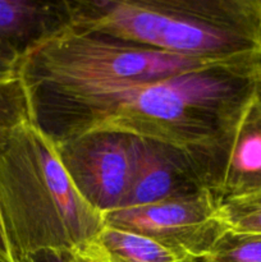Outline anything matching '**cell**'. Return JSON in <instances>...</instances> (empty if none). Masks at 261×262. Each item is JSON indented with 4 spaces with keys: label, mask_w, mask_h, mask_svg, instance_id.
Masks as SVG:
<instances>
[{
    "label": "cell",
    "mask_w": 261,
    "mask_h": 262,
    "mask_svg": "<svg viewBox=\"0 0 261 262\" xmlns=\"http://www.w3.org/2000/svg\"><path fill=\"white\" fill-rule=\"evenodd\" d=\"M54 145L86 202L102 215L122 209L135 178L141 138L97 130Z\"/></svg>",
    "instance_id": "5b68a950"
},
{
    "label": "cell",
    "mask_w": 261,
    "mask_h": 262,
    "mask_svg": "<svg viewBox=\"0 0 261 262\" xmlns=\"http://www.w3.org/2000/svg\"><path fill=\"white\" fill-rule=\"evenodd\" d=\"M13 248L10 246L9 239H8L7 232L3 225L2 216H0V262H17Z\"/></svg>",
    "instance_id": "2e32d148"
},
{
    "label": "cell",
    "mask_w": 261,
    "mask_h": 262,
    "mask_svg": "<svg viewBox=\"0 0 261 262\" xmlns=\"http://www.w3.org/2000/svg\"><path fill=\"white\" fill-rule=\"evenodd\" d=\"M30 122V100L22 79L18 74L10 78H0V142Z\"/></svg>",
    "instance_id": "7c38bea8"
},
{
    "label": "cell",
    "mask_w": 261,
    "mask_h": 262,
    "mask_svg": "<svg viewBox=\"0 0 261 262\" xmlns=\"http://www.w3.org/2000/svg\"><path fill=\"white\" fill-rule=\"evenodd\" d=\"M77 258H78L79 262H105L102 260H99V258L91 257V256H86V255H81V253H76Z\"/></svg>",
    "instance_id": "e0dca14e"
},
{
    "label": "cell",
    "mask_w": 261,
    "mask_h": 262,
    "mask_svg": "<svg viewBox=\"0 0 261 262\" xmlns=\"http://www.w3.org/2000/svg\"><path fill=\"white\" fill-rule=\"evenodd\" d=\"M261 189V83L243 113L230 142L216 201Z\"/></svg>",
    "instance_id": "9c48e42d"
},
{
    "label": "cell",
    "mask_w": 261,
    "mask_h": 262,
    "mask_svg": "<svg viewBox=\"0 0 261 262\" xmlns=\"http://www.w3.org/2000/svg\"><path fill=\"white\" fill-rule=\"evenodd\" d=\"M25 258H27L28 262H79L76 252L69 250H56V248L37 251Z\"/></svg>",
    "instance_id": "5bb4252c"
},
{
    "label": "cell",
    "mask_w": 261,
    "mask_h": 262,
    "mask_svg": "<svg viewBox=\"0 0 261 262\" xmlns=\"http://www.w3.org/2000/svg\"><path fill=\"white\" fill-rule=\"evenodd\" d=\"M182 262H196V258H187V260H184Z\"/></svg>",
    "instance_id": "ac0fdd59"
},
{
    "label": "cell",
    "mask_w": 261,
    "mask_h": 262,
    "mask_svg": "<svg viewBox=\"0 0 261 262\" xmlns=\"http://www.w3.org/2000/svg\"><path fill=\"white\" fill-rule=\"evenodd\" d=\"M20 58L9 49L0 46V78H10L18 74Z\"/></svg>",
    "instance_id": "9a60e30c"
},
{
    "label": "cell",
    "mask_w": 261,
    "mask_h": 262,
    "mask_svg": "<svg viewBox=\"0 0 261 262\" xmlns=\"http://www.w3.org/2000/svg\"><path fill=\"white\" fill-rule=\"evenodd\" d=\"M71 27L68 0H0V46L20 59Z\"/></svg>",
    "instance_id": "ba28073f"
},
{
    "label": "cell",
    "mask_w": 261,
    "mask_h": 262,
    "mask_svg": "<svg viewBox=\"0 0 261 262\" xmlns=\"http://www.w3.org/2000/svg\"><path fill=\"white\" fill-rule=\"evenodd\" d=\"M76 253L105 262H182L187 257L138 233L105 225L91 243Z\"/></svg>",
    "instance_id": "30bf717a"
},
{
    "label": "cell",
    "mask_w": 261,
    "mask_h": 262,
    "mask_svg": "<svg viewBox=\"0 0 261 262\" xmlns=\"http://www.w3.org/2000/svg\"><path fill=\"white\" fill-rule=\"evenodd\" d=\"M217 214L227 230L261 235V189L222 200Z\"/></svg>",
    "instance_id": "8fae6325"
},
{
    "label": "cell",
    "mask_w": 261,
    "mask_h": 262,
    "mask_svg": "<svg viewBox=\"0 0 261 262\" xmlns=\"http://www.w3.org/2000/svg\"><path fill=\"white\" fill-rule=\"evenodd\" d=\"M105 225L158 241L187 258H202L227 232L210 191L104 215Z\"/></svg>",
    "instance_id": "8992f818"
},
{
    "label": "cell",
    "mask_w": 261,
    "mask_h": 262,
    "mask_svg": "<svg viewBox=\"0 0 261 262\" xmlns=\"http://www.w3.org/2000/svg\"><path fill=\"white\" fill-rule=\"evenodd\" d=\"M232 60L177 55L71 27L19 61L27 92L109 89L159 81Z\"/></svg>",
    "instance_id": "277c9868"
},
{
    "label": "cell",
    "mask_w": 261,
    "mask_h": 262,
    "mask_svg": "<svg viewBox=\"0 0 261 262\" xmlns=\"http://www.w3.org/2000/svg\"><path fill=\"white\" fill-rule=\"evenodd\" d=\"M196 262H197V258H196Z\"/></svg>",
    "instance_id": "ffe728a7"
},
{
    "label": "cell",
    "mask_w": 261,
    "mask_h": 262,
    "mask_svg": "<svg viewBox=\"0 0 261 262\" xmlns=\"http://www.w3.org/2000/svg\"><path fill=\"white\" fill-rule=\"evenodd\" d=\"M69 7L72 27L84 32L177 55L261 60V0H71Z\"/></svg>",
    "instance_id": "7a4b0ae2"
},
{
    "label": "cell",
    "mask_w": 261,
    "mask_h": 262,
    "mask_svg": "<svg viewBox=\"0 0 261 262\" xmlns=\"http://www.w3.org/2000/svg\"><path fill=\"white\" fill-rule=\"evenodd\" d=\"M207 191L194 159L186 150L141 138L140 156L125 207L143 206Z\"/></svg>",
    "instance_id": "52a82bcc"
},
{
    "label": "cell",
    "mask_w": 261,
    "mask_h": 262,
    "mask_svg": "<svg viewBox=\"0 0 261 262\" xmlns=\"http://www.w3.org/2000/svg\"><path fill=\"white\" fill-rule=\"evenodd\" d=\"M17 262H28L27 258H22V260H18Z\"/></svg>",
    "instance_id": "d6986e66"
},
{
    "label": "cell",
    "mask_w": 261,
    "mask_h": 262,
    "mask_svg": "<svg viewBox=\"0 0 261 262\" xmlns=\"http://www.w3.org/2000/svg\"><path fill=\"white\" fill-rule=\"evenodd\" d=\"M0 216L17 260L48 248L77 252L105 227L32 122L0 142Z\"/></svg>",
    "instance_id": "3957f363"
},
{
    "label": "cell",
    "mask_w": 261,
    "mask_h": 262,
    "mask_svg": "<svg viewBox=\"0 0 261 262\" xmlns=\"http://www.w3.org/2000/svg\"><path fill=\"white\" fill-rule=\"evenodd\" d=\"M261 83V60H232L159 81L27 92L31 122L54 143L97 130L186 150L215 193L235 128Z\"/></svg>",
    "instance_id": "6da1fadb"
},
{
    "label": "cell",
    "mask_w": 261,
    "mask_h": 262,
    "mask_svg": "<svg viewBox=\"0 0 261 262\" xmlns=\"http://www.w3.org/2000/svg\"><path fill=\"white\" fill-rule=\"evenodd\" d=\"M197 262H261V235L227 230Z\"/></svg>",
    "instance_id": "4fadbf2b"
}]
</instances>
